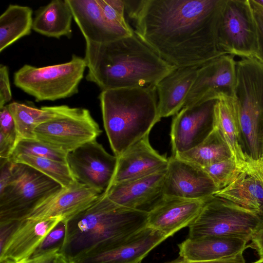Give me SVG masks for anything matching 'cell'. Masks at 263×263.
I'll use <instances>...</instances> for the list:
<instances>
[{
  "label": "cell",
  "mask_w": 263,
  "mask_h": 263,
  "mask_svg": "<svg viewBox=\"0 0 263 263\" xmlns=\"http://www.w3.org/2000/svg\"><path fill=\"white\" fill-rule=\"evenodd\" d=\"M225 0H124L136 35L177 68L201 65L226 54L217 30Z\"/></svg>",
  "instance_id": "6da1fadb"
},
{
  "label": "cell",
  "mask_w": 263,
  "mask_h": 263,
  "mask_svg": "<svg viewBox=\"0 0 263 263\" xmlns=\"http://www.w3.org/2000/svg\"><path fill=\"white\" fill-rule=\"evenodd\" d=\"M87 81L102 90L156 85L176 68L135 33L106 43L86 41Z\"/></svg>",
  "instance_id": "7a4b0ae2"
},
{
  "label": "cell",
  "mask_w": 263,
  "mask_h": 263,
  "mask_svg": "<svg viewBox=\"0 0 263 263\" xmlns=\"http://www.w3.org/2000/svg\"><path fill=\"white\" fill-rule=\"evenodd\" d=\"M148 211L110 200L105 192L67 224L60 243L71 259L116 246L147 227Z\"/></svg>",
  "instance_id": "3957f363"
},
{
  "label": "cell",
  "mask_w": 263,
  "mask_h": 263,
  "mask_svg": "<svg viewBox=\"0 0 263 263\" xmlns=\"http://www.w3.org/2000/svg\"><path fill=\"white\" fill-rule=\"evenodd\" d=\"M99 99L104 127L117 157L149 135L161 119L156 85L102 90Z\"/></svg>",
  "instance_id": "277c9868"
},
{
  "label": "cell",
  "mask_w": 263,
  "mask_h": 263,
  "mask_svg": "<svg viewBox=\"0 0 263 263\" xmlns=\"http://www.w3.org/2000/svg\"><path fill=\"white\" fill-rule=\"evenodd\" d=\"M235 97L244 146L254 160L263 159V64L255 57L236 61Z\"/></svg>",
  "instance_id": "5b68a950"
},
{
  "label": "cell",
  "mask_w": 263,
  "mask_h": 263,
  "mask_svg": "<svg viewBox=\"0 0 263 263\" xmlns=\"http://www.w3.org/2000/svg\"><path fill=\"white\" fill-rule=\"evenodd\" d=\"M87 68L84 58L73 54L70 61L36 67L25 64L14 74V84L36 102L70 97L79 86Z\"/></svg>",
  "instance_id": "8992f818"
},
{
  "label": "cell",
  "mask_w": 263,
  "mask_h": 263,
  "mask_svg": "<svg viewBox=\"0 0 263 263\" xmlns=\"http://www.w3.org/2000/svg\"><path fill=\"white\" fill-rule=\"evenodd\" d=\"M262 221L258 213L213 195L189 226L188 238L233 237L248 242Z\"/></svg>",
  "instance_id": "52a82bcc"
},
{
  "label": "cell",
  "mask_w": 263,
  "mask_h": 263,
  "mask_svg": "<svg viewBox=\"0 0 263 263\" xmlns=\"http://www.w3.org/2000/svg\"><path fill=\"white\" fill-rule=\"evenodd\" d=\"M62 187L59 183L33 167L13 162L10 180L0 191V226L20 220Z\"/></svg>",
  "instance_id": "ba28073f"
},
{
  "label": "cell",
  "mask_w": 263,
  "mask_h": 263,
  "mask_svg": "<svg viewBox=\"0 0 263 263\" xmlns=\"http://www.w3.org/2000/svg\"><path fill=\"white\" fill-rule=\"evenodd\" d=\"M219 46L226 54L255 57L257 27L250 0H225L218 25Z\"/></svg>",
  "instance_id": "9c48e42d"
},
{
  "label": "cell",
  "mask_w": 263,
  "mask_h": 263,
  "mask_svg": "<svg viewBox=\"0 0 263 263\" xmlns=\"http://www.w3.org/2000/svg\"><path fill=\"white\" fill-rule=\"evenodd\" d=\"M101 133L89 111L80 107H74L65 116L44 123L34 130L35 139L67 154L96 140Z\"/></svg>",
  "instance_id": "30bf717a"
},
{
  "label": "cell",
  "mask_w": 263,
  "mask_h": 263,
  "mask_svg": "<svg viewBox=\"0 0 263 263\" xmlns=\"http://www.w3.org/2000/svg\"><path fill=\"white\" fill-rule=\"evenodd\" d=\"M66 162L78 182L102 194L112 183L118 157L95 140L68 153Z\"/></svg>",
  "instance_id": "8fae6325"
},
{
  "label": "cell",
  "mask_w": 263,
  "mask_h": 263,
  "mask_svg": "<svg viewBox=\"0 0 263 263\" xmlns=\"http://www.w3.org/2000/svg\"><path fill=\"white\" fill-rule=\"evenodd\" d=\"M217 99L184 106L173 118L170 133L172 155L187 152L200 144L214 129Z\"/></svg>",
  "instance_id": "7c38bea8"
},
{
  "label": "cell",
  "mask_w": 263,
  "mask_h": 263,
  "mask_svg": "<svg viewBox=\"0 0 263 263\" xmlns=\"http://www.w3.org/2000/svg\"><path fill=\"white\" fill-rule=\"evenodd\" d=\"M234 57L223 54L201 65L184 106L216 100L221 95L235 97L237 78Z\"/></svg>",
  "instance_id": "4fadbf2b"
},
{
  "label": "cell",
  "mask_w": 263,
  "mask_h": 263,
  "mask_svg": "<svg viewBox=\"0 0 263 263\" xmlns=\"http://www.w3.org/2000/svg\"><path fill=\"white\" fill-rule=\"evenodd\" d=\"M63 220L62 217H53L13 222L8 235L1 242L0 263H20L31 257Z\"/></svg>",
  "instance_id": "5bb4252c"
},
{
  "label": "cell",
  "mask_w": 263,
  "mask_h": 263,
  "mask_svg": "<svg viewBox=\"0 0 263 263\" xmlns=\"http://www.w3.org/2000/svg\"><path fill=\"white\" fill-rule=\"evenodd\" d=\"M168 160L163 196L205 200L218 191L202 167L174 155Z\"/></svg>",
  "instance_id": "9a60e30c"
},
{
  "label": "cell",
  "mask_w": 263,
  "mask_h": 263,
  "mask_svg": "<svg viewBox=\"0 0 263 263\" xmlns=\"http://www.w3.org/2000/svg\"><path fill=\"white\" fill-rule=\"evenodd\" d=\"M101 194L78 182L59 190L47 197L20 220H40L53 217H62L66 225L95 202ZM18 220V221H20Z\"/></svg>",
  "instance_id": "2e32d148"
},
{
  "label": "cell",
  "mask_w": 263,
  "mask_h": 263,
  "mask_svg": "<svg viewBox=\"0 0 263 263\" xmlns=\"http://www.w3.org/2000/svg\"><path fill=\"white\" fill-rule=\"evenodd\" d=\"M206 199L163 196L147 211V226L167 238L189 227L199 214Z\"/></svg>",
  "instance_id": "e0dca14e"
},
{
  "label": "cell",
  "mask_w": 263,
  "mask_h": 263,
  "mask_svg": "<svg viewBox=\"0 0 263 263\" xmlns=\"http://www.w3.org/2000/svg\"><path fill=\"white\" fill-rule=\"evenodd\" d=\"M166 238L161 232L147 226L116 246L72 260L73 263H141Z\"/></svg>",
  "instance_id": "ac0fdd59"
},
{
  "label": "cell",
  "mask_w": 263,
  "mask_h": 263,
  "mask_svg": "<svg viewBox=\"0 0 263 263\" xmlns=\"http://www.w3.org/2000/svg\"><path fill=\"white\" fill-rule=\"evenodd\" d=\"M166 170L112 184L105 192L120 205L132 209L152 206L163 195Z\"/></svg>",
  "instance_id": "d6986e66"
},
{
  "label": "cell",
  "mask_w": 263,
  "mask_h": 263,
  "mask_svg": "<svg viewBox=\"0 0 263 263\" xmlns=\"http://www.w3.org/2000/svg\"><path fill=\"white\" fill-rule=\"evenodd\" d=\"M213 195L260 215L263 209V159H251L233 182Z\"/></svg>",
  "instance_id": "ffe728a7"
},
{
  "label": "cell",
  "mask_w": 263,
  "mask_h": 263,
  "mask_svg": "<svg viewBox=\"0 0 263 263\" xmlns=\"http://www.w3.org/2000/svg\"><path fill=\"white\" fill-rule=\"evenodd\" d=\"M168 162L167 158L152 147L149 135L146 136L118 157L117 170L112 184L166 170Z\"/></svg>",
  "instance_id": "44dd1931"
},
{
  "label": "cell",
  "mask_w": 263,
  "mask_h": 263,
  "mask_svg": "<svg viewBox=\"0 0 263 263\" xmlns=\"http://www.w3.org/2000/svg\"><path fill=\"white\" fill-rule=\"evenodd\" d=\"M85 41L106 43L129 36L105 18L98 0H66Z\"/></svg>",
  "instance_id": "7402d4cb"
},
{
  "label": "cell",
  "mask_w": 263,
  "mask_h": 263,
  "mask_svg": "<svg viewBox=\"0 0 263 263\" xmlns=\"http://www.w3.org/2000/svg\"><path fill=\"white\" fill-rule=\"evenodd\" d=\"M214 125L221 132L237 165L242 169L245 168L252 158L248 155L244 146L235 97L219 96L214 106Z\"/></svg>",
  "instance_id": "603a6c76"
},
{
  "label": "cell",
  "mask_w": 263,
  "mask_h": 263,
  "mask_svg": "<svg viewBox=\"0 0 263 263\" xmlns=\"http://www.w3.org/2000/svg\"><path fill=\"white\" fill-rule=\"evenodd\" d=\"M200 66L176 68L156 85L161 119L175 115L183 107Z\"/></svg>",
  "instance_id": "cb8c5ba5"
},
{
  "label": "cell",
  "mask_w": 263,
  "mask_h": 263,
  "mask_svg": "<svg viewBox=\"0 0 263 263\" xmlns=\"http://www.w3.org/2000/svg\"><path fill=\"white\" fill-rule=\"evenodd\" d=\"M245 239L233 237L187 238L178 245L180 257L191 261L220 259L243 252L249 245Z\"/></svg>",
  "instance_id": "d4e9b609"
},
{
  "label": "cell",
  "mask_w": 263,
  "mask_h": 263,
  "mask_svg": "<svg viewBox=\"0 0 263 263\" xmlns=\"http://www.w3.org/2000/svg\"><path fill=\"white\" fill-rule=\"evenodd\" d=\"M7 106L14 120L17 142L22 139H35L34 130L39 125L65 116L74 109L66 105L39 108L17 102H12Z\"/></svg>",
  "instance_id": "484cf974"
},
{
  "label": "cell",
  "mask_w": 263,
  "mask_h": 263,
  "mask_svg": "<svg viewBox=\"0 0 263 263\" xmlns=\"http://www.w3.org/2000/svg\"><path fill=\"white\" fill-rule=\"evenodd\" d=\"M73 15L66 0H53L40 8L33 18L32 29L43 35L70 37Z\"/></svg>",
  "instance_id": "4316f807"
},
{
  "label": "cell",
  "mask_w": 263,
  "mask_h": 263,
  "mask_svg": "<svg viewBox=\"0 0 263 263\" xmlns=\"http://www.w3.org/2000/svg\"><path fill=\"white\" fill-rule=\"evenodd\" d=\"M33 18L28 6L10 4L0 16V52L30 34Z\"/></svg>",
  "instance_id": "83f0119b"
},
{
  "label": "cell",
  "mask_w": 263,
  "mask_h": 263,
  "mask_svg": "<svg viewBox=\"0 0 263 263\" xmlns=\"http://www.w3.org/2000/svg\"><path fill=\"white\" fill-rule=\"evenodd\" d=\"M174 156L202 168L233 157L227 143L215 126L206 139L196 147Z\"/></svg>",
  "instance_id": "f1b7e54d"
},
{
  "label": "cell",
  "mask_w": 263,
  "mask_h": 263,
  "mask_svg": "<svg viewBox=\"0 0 263 263\" xmlns=\"http://www.w3.org/2000/svg\"><path fill=\"white\" fill-rule=\"evenodd\" d=\"M9 159L12 162L23 163L33 167L59 183L63 187L77 182L66 163L25 155Z\"/></svg>",
  "instance_id": "f546056e"
},
{
  "label": "cell",
  "mask_w": 263,
  "mask_h": 263,
  "mask_svg": "<svg viewBox=\"0 0 263 263\" xmlns=\"http://www.w3.org/2000/svg\"><path fill=\"white\" fill-rule=\"evenodd\" d=\"M21 155L47 158L67 163V153L51 148L36 139L19 140L9 158Z\"/></svg>",
  "instance_id": "4dcf8cb0"
},
{
  "label": "cell",
  "mask_w": 263,
  "mask_h": 263,
  "mask_svg": "<svg viewBox=\"0 0 263 263\" xmlns=\"http://www.w3.org/2000/svg\"><path fill=\"white\" fill-rule=\"evenodd\" d=\"M202 168L212 179L218 191L229 185L242 170L233 157Z\"/></svg>",
  "instance_id": "1f68e13d"
},
{
  "label": "cell",
  "mask_w": 263,
  "mask_h": 263,
  "mask_svg": "<svg viewBox=\"0 0 263 263\" xmlns=\"http://www.w3.org/2000/svg\"><path fill=\"white\" fill-rule=\"evenodd\" d=\"M104 16L113 26L127 36L135 34L125 17L124 0H98Z\"/></svg>",
  "instance_id": "d6a6232c"
},
{
  "label": "cell",
  "mask_w": 263,
  "mask_h": 263,
  "mask_svg": "<svg viewBox=\"0 0 263 263\" xmlns=\"http://www.w3.org/2000/svg\"><path fill=\"white\" fill-rule=\"evenodd\" d=\"M20 263H73L60 244L35 253L31 257Z\"/></svg>",
  "instance_id": "836d02e7"
},
{
  "label": "cell",
  "mask_w": 263,
  "mask_h": 263,
  "mask_svg": "<svg viewBox=\"0 0 263 263\" xmlns=\"http://www.w3.org/2000/svg\"><path fill=\"white\" fill-rule=\"evenodd\" d=\"M0 133L17 142V132L13 118L8 106L0 108Z\"/></svg>",
  "instance_id": "e575fe53"
},
{
  "label": "cell",
  "mask_w": 263,
  "mask_h": 263,
  "mask_svg": "<svg viewBox=\"0 0 263 263\" xmlns=\"http://www.w3.org/2000/svg\"><path fill=\"white\" fill-rule=\"evenodd\" d=\"M9 76V70L6 65H0V108L12 99V92Z\"/></svg>",
  "instance_id": "d590c367"
},
{
  "label": "cell",
  "mask_w": 263,
  "mask_h": 263,
  "mask_svg": "<svg viewBox=\"0 0 263 263\" xmlns=\"http://www.w3.org/2000/svg\"><path fill=\"white\" fill-rule=\"evenodd\" d=\"M66 227L67 225L62 221L48 234L36 252L49 249L55 246V243L62 240L64 236Z\"/></svg>",
  "instance_id": "8d00e7d4"
},
{
  "label": "cell",
  "mask_w": 263,
  "mask_h": 263,
  "mask_svg": "<svg viewBox=\"0 0 263 263\" xmlns=\"http://www.w3.org/2000/svg\"><path fill=\"white\" fill-rule=\"evenodd\" d=\"M166 263H246L243 252L234 256L218 260L210 261H191L181 257Z\"/></svg>",
  "instance_id": "74e56055"
},
{
  "label": "cell",
  "mask_w": 263,
  "mask_h": 263,
  "mask_svg": "<svg viewBox=\"0 0 263 263\" xmlns=\"http://www.w3.org/2000/svg\"><path fill=\"white\" fill-rule=\"evenodd\" d=\"M13 162L9 159L0 158V191L9 182L12 176Z\"/></svg>",
  "instance_id": "f35d334b"
},
{
  "label": "cell",
  "mask_w": 263,
  "mask_h": 263,
  "mask_svg": "<svg viewBox=\"0 0 263 263\" xmlns=\"http://www.w3.org/2000/svg\"><path fill=\"white\" fill-rule=\"evenodd\" d=\"M254 13L257 33V49L255 57L263 64V17Z\"/></svg>",
  "instance_id": "ab89813d"
},
{
  "label": "cell",
  "mask_w": 263,
  "mask_h": 263,
  "mask_svg": "<svg viewBox=\"0 0 263 263\" xmlns=\"http://www.w3.org/2000/svg\"><path fill=\"white\" fill-rule=\"evenodd\" d=\"M250 247L255 249L260 258H263V221L251 237Z\"/></svg>",
  "instance_id": "60d3db41"
},
{
  "label": "cell",
  "mask_w": 263,
  "mask_h": 263,
  "mask_svg": "<svg viewBox=\"0 0 263 263\" xmlns=\"http://www.w3.org/2000/svg\"><path fill=\"white\" fill-rule=\"evenodd\" d=\"M250 2L253 11L263 17V7L256 3L255 0H250Z\"/></svg>",
  "instance_id": "b9f144b4"
},
{
  "label": "cell",
  "mask_w": 263,
  "mask_h": 263,
  "mask_svg": "<svg viewBox=\"0 0 263 263\" xmlns=\"http://www.w3.org/2000/svg\"><path fill=\"white\" fill-rule=\"evenodd\" d=\"M255 1L260 6L263 7V0H255Z\"/></svg>",
  "instance_id": "7bdbcfd3"
},
{
  "label": "cell",
  "mask_w": 263,
  "mask_h": 263,
  "mask_svg": "<svg viewBox=\"0 0 263 263\" xmlns=\"http://www.w3.org/2000/svg\"><path fill=\"white\" fill-rule=\"evenodd\" d=\"M253 263H263V258H260L258 260H257Z\"/></svg>",
  "instance_id": "ee69618b"
}]
</instances>
